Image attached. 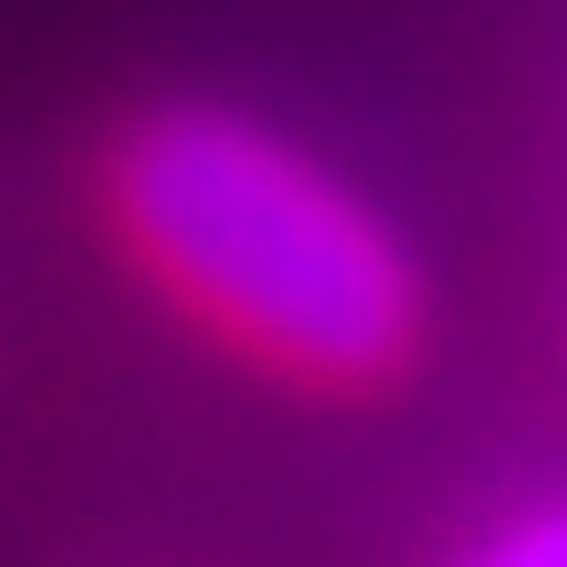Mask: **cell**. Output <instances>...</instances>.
I'll use <instances>...</instances> for the list:
<instances>
[{"label": "cell", "mask_w": 567, "mask_h": 567, "mask_svg": "<svg viewBox=\"0 0 567 567\" xmlns=\"http://www.w3.org/2000/svg\"><path fill=\"white\" fill-rule=\"evenodd\" d=\"M116 231L168 305L305 389H379L421 347L410 243L295 137L168 105L116 147Z\"/></svg>", "instance_id": "6da1fadb"}, {"label": "cell", "mask_w": 567, "mask_h": 567, "mask_svg": "<svg viewBox=\"0 0 567 567\" xmlns=\"http://www.w3.org/2000/svg\"><path fill=\"white\" fill-rule=\"evenodd\" d=\"M452 567H567V505H536V515H515V526L473 536Z\"/></svg>", "instance_id": "7a4b0ae2"}]
</instances>
